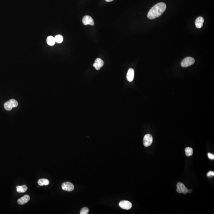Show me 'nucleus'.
<instances>
[{"label":"nucleus","instance_id":"nucleus-1","mask_svg":"<svg viewBox=\"0 0 214 214\" xmlns=\"http://www.w3.org/2000/svg\"><path fill=\"white\" fill-rule=\"evenodd\" d=\"M166 8V5L164 2L157 3L152 7L149 11L147 17L150 20L158 18L164 12Z\"/></svg>","mask_w":214,"mask_h":214},{"label":"nucleus","instance_id":"nucleus-2","mask_svg":"<svg viewBox=\"0 0 214 214\" xmlns=\"http://www.w3.org/2000/svg\"><path fill=\"white\" fill-rule=\"evenodd\" d=\"M195 60L194 59L190 57H188L183 59L181 62V65L182 67L186 68L190 66L193 64L195 63Z\"/></svg>","mask_w":214,"mask_h":214},{"label":"nucleus","instance_id":"nucleus-3","mask_svg":"<svg viewBox=\"0 0 214 214\" xmlns=\"http://www.w3.org/2000/svg\"><path fill=\"white\" fill-rule=\"evenodd\" d=\"M176 186L177 187L176 191L178 193H183L184 194H186L188 193V190L182 183L178 182Z\"/></svg>","mask_w":214,"mask_h":214},{"label":"nucleus","instance_id":"nucleus-4","mask_svg":"<svg viewBox=\"0 0 214 214\" xmlns=\"http://www.w3.org/2000/svg\"><path fill=\"white\" fill-rule=\"evenodd\" d=\"M62 188L63 190L68 192L72 191L74 189V186L72 183L66 182L62 184Z\"/></svg>","mask_w":214,"mask_h":214},{"label":"nucleus","instance_id":"nucleus-5","mask_svg":"<svg viewBox=\"0 0 214 214\" xmlns=\"http://www.w3.org/2000/svg\"><path fill=\"white\" fill-rule=\"evenodd\" d=\"M153 142V137L150 134L145 135L143 139V144L145 147H148L152 144Z\"/></svg>","mask_w":214,"mask_h":214},{"label":"nucleus","instance_id":"nucleus-6","mask_svg":"<svg viewBox=\"0 0 214 214\" xmlns=\"http://www.w3.org/2000/svg\"><path fill=\"white\" fill-rule=\"evenodd\" d=\"M119 206L123 209L129 210L132 207V203L129 201L126 200L122 201L119 203Z\"/></svg>","mask_w":214,"mask_h":214},{"label":"nucleus","instance_id":"nucleus-7","mask_svg":"<svg viewBox=\"0 0 214 214\" xmlns=\"http://www.w3.org/2000/svg\"><path fill=\"white\" fill-rule=\"evenodd\" d=\"M82 22L83 24L86 26L87 25H90L91 26H94V20L91 17L89 16H85L82 20Z\"/></svg>","mask_w":214,"mask_h":214},{"label":"nucleus","instance_id":"nucleus-8","mask_svg":"<svg viewBox=\"0 0 214 214\" xmlns=\"http://www.w3.org/2000/svg\"><path fill=\"white\" fill-rule=\"evenodd\" d=\"M104 62L101 59L98 58L96 59L95 62L93 64V66L97 70H100L101 68L104 66Z\"/></svg>","mask_w":214,"mask_h":214},{"label":"nucleus","instance_id":"nucleus-9","mask_svg":"<svg viewBox=\"0 0 214 214\" xmlns=\"http://www.w3.org/2000/svg\"><path fill=\"white\" fill-rule=\"evenodd\" d=\"M30 197L28 195H26L22 197V198L19 199L18 200V203L20 205H23L25 204L29 201L30 200Z\"/></svg>","mask_w":214,"mask_h":214},{"label":"nucleus","instance_id":"nucleus-10","mask_svg":"<svg viewBox=\"0 0 214 214\" xmlns=\"http://www.w3.org/2000/svg\"><path fill=\"white\" fill-rule=\"evenodd\" d=\"M134 78V70L133 69L130 68L128 70L127 75V78L129 82L133 81Z\"/></svg>","mask_w":214,"mask_h":214},{"label":"nucleus","instance_id":"nucleus-11","mask_svg":"<svg viewBox=\"0 0 214 214\" xmlns=\"http://www.w3.org/2000/svg\"><path fill=\"white\" fill-rule=\"evenodd\" d=\"M204 19L202 17H199L196 19L195 25L196 27L198 28H201L203 26Z\"/></svg>","mask_w":214,"mask_h":214},{"label":"nucleus","instance_id":"nucleus-12","mask_svg":"<svg viewBox=\"0 0 214 214\" xmlns=\"http://www.w3.org/2000/svg\"><path fill=\"white\" fill-rule=\"evenodd\" d=\"M16 190L18 192L23 193L26 192L28 190V187L26 185L22 186H16Z\"/></svg>","mask_w":214,"mask_h":214},{"label":"nucleus","instance_id":"nucleus-13","mask_svg":"<svg viewBox=\"0 0 214 214\" xmlns=\"http://www.w3.org/2000/svg\"><path fill=\"white\" fill-rule=\"evenodd\" d=\"M50 183L49 180L46 178L40 179L38 181V184L40 186H46L48 185Z\"/></svg>","mask_w":214,"mask_h":214},{"label":"nucleus","instance_id":"nucleus-14","mask_svg":"<svg viewBox=\"0 0 214 214\" xmlns=\"http://www.w3.org/2000/svg\"><path fill=\"white\" fill-rule=\"evenodd\" d=\"M46 42H47V43L48 45L51 46L54 45L55 43H56V41H55L54 37L51 36H50L48 37H47Z\"/></svg>","mask_w":214,"mask_h":214},{"label":"nucleus","instance_id":"nucleus-15","mask_svg":"<svg viewBox=\"0 0 214 214\" xmlns=\"http://www.w3.org/2000/svg\"><path fill=\"white\" fill-rule=\"evenodd\" d=\"M4 108L6 110L10 111L11 110L13 107L11 103L9 101H8L4 104Z\"/></svg>","mask_w":214,"mask_h":214},{"label":"nucleus","instance_id":"nucleus-16","mask_svg":"<svg viewBox=\"0 0 214 214\" xmlns=\"http://www.w3.org/2000/svg\"><path fill=\"white\" fill-rule=\"evenodd\" d=\"M185 152H186V156H187L189 157L192 156L193 153V149L190 147L186 148L185 149Z\"/></svg>","mask_w":214,"mask_h":214},{"label":"nucleus","instance_id":"nucleus-17","mask_svg":"<svg viewBox=\"0 0 214 214\" xmlns=\"http://www.w3.org/2000/svg\"><path fill=\"white\" fill-rule=\"evenodd\" d=\"M56 42L58 43H61L63 41V37L60 35H58L54 37Z\"/></svg>","mask_w":214,"mask_h":214},{"label":"nucleus","instance_id":"nucleus-18","mask_svg":"<svg viewBox=\"0 0 214 214\" xmlns=\"http://www.w3.org/2000/svg\"><path fill=\"white\" fill-rule=\"evenodd\" d=\"M89 212V209L87 207H83V208L81 210V214H88Z\"/></svg>","mask_w":214,"mask_h":214},{"label":"nucleus","instance_id":"nucleus-19","mask_svg":"<svg viewBox=\"0 0 214 214\" xmlns=\"http://www.w3.org/2000/svg\"><path fill=\"white\" fill-rule=\"evenodd\" d=\"M10 102L12 104V106H13V108H16L18 106V102L16 100H14V99H11L9 100Z\"/></svg>","mask_w":214,"mask_h":214},{"label":"nucleus","instance_id":"nucleus-20","mask_svg":"<svg viewBox=\"0 0 214 214\" xmlns=\"http://www.w3.org/2000/svg\"><path fill=\"white\" fill-rule=\"evenodd\" d=\"M207 176L209 177H212L214 176V172L213 171H209L207 174Z\"/></svg>","mask_w":214,"mask_h":214},{"label":"nucleus","instance_id":"nucleus-21","mask_svg":"<svg viewBox=\"0 0 214 214\" xmlns=\"http://www.w3.org/2000/svg\"><path fill=\"white\" fill-rule=\"evenodd\" d=\"M208 156L209 158L210 159H213V160L214 159V155L211 154L210 153H209L208 154Z\"/></svg>","mask_w":214,"mask_h":214},{"label":"nucleus","instance_id":"nucleus-22","mask_svg":"<svg viewBox=\"0 0 214 214\" xmlns=\"http://www.w3.org/2000/svg\"><path fill=\"white\" fill-rule=\"evenodd\" d=\"M113 0H106V1L108 2H112V1H113Z\"/></svg>","mask_w":214,"mask_h":214},{"label":"nucleus","instance_id":"nucleus-23","mask_svg":"<svg viewBox=\"0 0 214 214\" xmlns=\"http://www.w3.org/2000/svg\"><path fill=\"white\" fill-rule=\"evenodd\" d=\"M188 192H189V193H190V192L191 193V192H192V190H188Z\"/></svg>","mask_w":214,"mask_h":214}]
</instances>
